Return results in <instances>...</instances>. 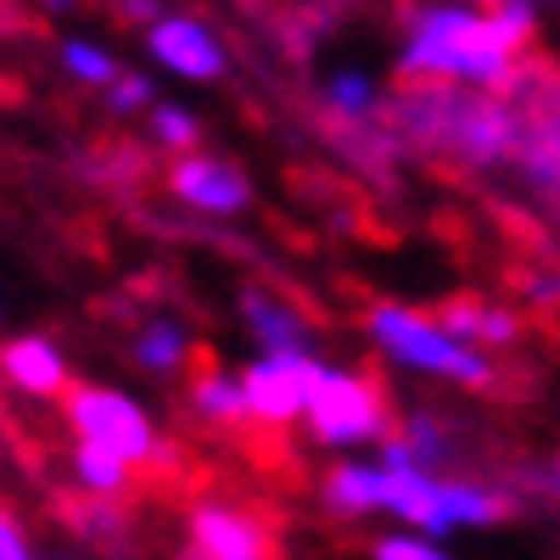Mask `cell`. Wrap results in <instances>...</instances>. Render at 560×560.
I'll return each mask as SVG.
<instances>
[{
  "instance_id": "obj_1",
  "label": "cell",
  "mask_w": 560,
  "mask_h": 560,
  "mask_svg": "<svg viewBox=\"0 0 560 560\" xmlns=\"http://www.w3.org/2000/svg\"><path fill=\"white\" fill-rule=\"evenodd\" d=\"M319 504L337 522H370L387 516L398 527L454 538V533H482L499 527L510 510L504 488H488L477 477H448L432 465L404 459L393 443H376V454H342L331 471L319 477Z\"/></svg>"
},
{
  "instance_id": "obj_2",
  "label": "cell",
  "mask_w": 560,
  "mask_h": 560,
  "mask_svg": "<svg viewBox=\"0 0 560 560\" xmlns=\"http://www.w3.org/2000/svg\"><path fill=\"white\" fill-rule=\"evenodd\" d=\"M393 68L404 84H465V90H504L522 68L488 0H409L398 23Z\"/></svg>"
},
{
  "instance_id": "obj_3",
  "label": "cell",
  "mask_w": 560,
  "mask_h": 560,
  "mask_svg": "<svg viewBox=\"0 0 560 560\" xmlns=\"http://www.w3.org/2000/svg\"><path fill=\"white\" fill-rule=\"evenodd\" d=\"M387 124L398 147L448 158L471 174H493L516 152L522 107L504 90H465V84H404L387 102Z\"/></svg>"
},
{
  "instance_id": "obj_4",
  "label": "cell",
  "mask_w": 560,
  "mask_h": 560,
  "mask_svg": "<svg viewBox=\"0 0 560 560\" xmlns=\"http://www.w3.org/2000/svg\"><path fill=\"white\" fill-rule=\"evenodd\" d=\"M364 342L420 382H443L459 393H493L499 387V353L459 342L443 325V314H427L415 303H398V298L370 303L364 308Z\"/></svg>"
},
{
  "instance_id": "obj_5",
  "label": "cell",
  "mask_w": 560,
  "mask_h": 560,
  "mask_svg": "<svg viewBox=\"0 0 560 560\" xmlns=\"http://www.w3.org/2000/svg\"><path fill=\"white\" fill-rule=\"evenodd\" d=\"M62 420H68V438L73 443H90V448H107L118 459H129L135 471H174V448L158 427V415L140 404L135 393L113 387V382H73L62 393Z\"/></svg>"
},
{
  "instance_id": "obj_6",
  "label": "cell",
  "mask_w": 560,
  "mask_h": 560,
  "mask_svg": "<svg viewBox=\"0 0 560 560\" xmlns=\"http://www.w3.org/2000/svg\"><path fill=\"white\" fill-rule=\"evenodd\" d=\"M298 427H303L319 448H331V454H364V448H376V443L398 427V415H393L387 387L370 376V370L319 364L314 393H308V404H303Z\"/></svg>"
},
{
  "instance_id": "obj_7",
  "label": "cell",
  "mask_w": 560,
  "mask_h": 560,
  "mask_svg": "<svg viewBox=\"0 0 560 560\" xmlns=\"http://www.w3.org/2000/svg\"><path fill=\"white\" fill-rule=\"evenodd\" d=\"M504 96L522 107V129H516V152H510V168L544 208H560V79L522 57V68L510 73Z\"/></svg>"
},
{
  "instance_id": "obj_8",
  "label": "cell",
  "mask_w": 560,
  "mask_h": 560,
  "mask_svg": "<svg viewBox=\"0 0 560 560\" xmlns=\"http://www.w3.org/2000/svg\"><path fill=\"white\" fill-rule=\"evenodd\" d=\"M319 348H258L236 376L247 398V427L258 432H287L303 420V404L319 376Z\"/></svg>"
},
{
  "instance_id": "obj_9",
  "label": "cell",
  "mask_w": 560,
  "mask_h": 560,
  "mask_svg": "<svg viewBox=\"0 0 560 560\" xmlns=\"http://www.w3.org/2000/svg\"><path fill=\"white\" fill-rule=\"evenodd\" d=\"M140 45H147V62L179 84H219L230 73V45L219 23L191 7H163L140 28Z\"/></svg>"
},
{
  "instance_id": "obj_10",
  "label": "cell",
  "mask_w": 560,
  "mask_h": 560,
  "mask_svg": "<svg viewBox=\"0 0 560 560\" xmlns=\"http://www.w3.org/2000/svg\"><path fill=\"white\" fill-rule=\"evenodd\" d=\"M163 185L185 213H202V219H242L253 208L247 168L230 163L224 152H208V147H191V152L168 158Z\"/></svg>"
},
{
  "instance_id": "obj_11",
  "label": "cell",
  "mask_w": 560,
  "mask_h": 560,
  "mask_svg": "<svg viewBox=\"0 0 560 560\" xmlns=\"http://www.w3.org/2000/svg\"><path fill=\"white\" fill-rule=\"evenodd\" d=\"M185 560H275V527L236 499H197L185 510Z\"/></svg>"
},
{
  "instance_id": "obj_12",
  "label": "cell",
  "mask_w": 560,
  "mask_h": 560,
  "mask_svg": "<svg viewBox=\"0 0 560 560\" xmlns=\"http://www.w3.org/2000/svg\"><path fill=\"white\" fill-rule=\"evenodd\" d=\"M0 382L28 404H62L73 387V359L51 331H18L0 342Z\"/></svg>"
},
{
  "instance_id": "obj_13",
  "label": "cell",
  "mask_w": 560,
  "mask_h": 560,
  "mask_svg": "<svg viewBox=\"0 0 560 560\" xmlns=\"http://www.w3.org/2000/svg\"><path fill=\"white\" fill-rule=\"evenodd\" d=\"M236 303H242V325H247L253 348H314V325H308V314L287 292L242 287Z\"/></svg>"
},
{
  "instance_id": "obj_14",
  "label": "cell",
  "mask_w": 560,
  "mask_h": 560,
  "mask_svg": "<svg viewBox=\"0 0 560 560\" xmlns=\"http://www.w3.org/2000/svg\"><path fill=\"white\" fill-rule=\"evenodd\" d=\"M129 359H135V370H147V376L168 382V376H179V370H191L197 331L179 314H147V319L135 325V337H129Z\"/></svg>"
},
{
  "instance_id": "obj_15",
  "label": "cell",
  "mask_w": 560,
  "mask_h": 560,
  "mask_svg": "<svg viewBox=\"0 0 560 560\" xmlns=\"http://www.w3.org/2000/svg\"><path fill=\"white\" fill-rule=\"evenodd\" d=\"M438 314H443V325H448L459 342H471L482 353H510V348L522 342V331H527L516 308L488 303V298H448Z\"/></svg>"
},
{
  "instance_id": "obj_16",
  "label": "cell",
  "mask_w": 560,
  "mask_h": 560,
  "mask_svg": "<svg viewBox=\"0 0 560 560\" xmlns=\"http://www.w3.org/2000/svg\"><path fill=\"white\" fill-rule=\"evenodd\" d=\"M185 409H191L202 427H247V398H242V376L224 364H202L191 370V382H185Z\"/></svg>"
},
{
  "instance_id": "obj_17",
  "label": "cell",
  "mask_w": 560,
  "mask_h": 560,
  "mask_svg": "<svg viewBox=\"0 0 560 560\" xmlns=\"http://www.w3.org/2000/svg\"><path fill=\"white\" fill-rule=\"evenodd\" d=\"M319 107H325V118L342 124V129H376V118L387 113L382 84L370 79L364 68H337V73H325Z\"/></svg>"
},
{
  "instance_id": "obj_18",
  "label": "cell",
  "mask_w": 560,
  "mask_h": 560,
  "mask_svg": "<svg viewBox=\"0 0 560 560\" xmlns=\"http://www.w3.org/2000/svg\"><path fill=\"white\" fill-rule=\"evenodd\" d=\"M68 477H73V493H90V499H129L135 493V465L107 454V448H90V443H73L68 454Z\"/></svg>"
},
{
  "instance_id": "obj_19",
  "label": "cell",
  "mask_w": 560,
  "mask_h": 560,
  "mask_svg": "<svg viewBox=\"0 0 560 560\" xmlns=\"http://www.w3.org/2000/svg\"><path fill=\"white\" fill-rule=\"evenodd\" d=\"M57 68H62V79L68 84H79V90H102L124 73V62L113 57V45H102V39H90V34H62L57 39Z\"/></svg>"
},
{
  "instance_id": "obj_20",
  "label": "cell",
  "mask_w": 560,
  "mask_h": 560,
  "mask_svg": "<svg viewBox=\"0 0 560 560\" xmlns=\"http://www.w3.org/2000/svg\"><path fill=\"white\" fill-rule=\"evenodd\" d=\"M382 443H393V448H398L404 459H415V465H432V471H443V459H448V448H454V432H448V420H443V415H432V409H409Z\"/></svg>"
},
{
  "instance_id": "obj_21",
  "label": "cell",
  "mask_w": 560,
  "mask_h": 560,
  "mask_svg": "<svg viewBox=\"0 0 560 560\" xmlns=\"http://www.w3.org/2000/svg\"><path fill=\"white\" fill-rule=\"evenodd\" d=\"M147 140L168 158L191 152V147H202V113L185 107V102H152L147 107Z\"/></svg>"
},
{
  "instance_id": "obj_22",
  "label": "cell",
  "mask_w": 560,
  "mask_h": 560,
  "mask_svg": "<svg viewBox=\"0 0 560 560\" xmlns=\"http://www.w3.org/2000/svg\"><path fill=\"white\" fill-rule=\"evenodd\" d=\"M62 522H68L79 538H90V544H113V538L129 527L124 499H90V493H79V504L62 510Z\"/></svg>"
},
{
  "instance_id": "obj_23",
  "label": "cell",
  "mask_w": 560,
  "mask_h": 560,
  "mask_svg": "<svg viewBox=\"0 0 560 560\" xmlns=\"http://www.w3.org/2000/svg\"><path fill=\"white\" fill-rule=\"evenodd\" d=\"M370 560H454V555H448V538L398 527V533H382L376 544H370Z\"/></svg>"
},
{
  "instance_id": "obj_24",
  "label": "cell",
  "mask_w": 560,
  "mask_h": 560,
  "mask_svg": "<svg viewBox=\"0 0 560 560\" xmlns=\"http://www.w3.org/2000/svg\"><path fill=\"white\" fill-rule=\"evenodd\" d=\"M102 102H107L113 118H135V113H147V107L158 102V84H152L147 73H118V79L102 90Z\"/></svg>"
},
{
  "instance_id": "obj_25",
  "label": "cell",
  "mask_w": 560,
  "mask_h": 560,
  "mask_svg": "<svg viewBox=\"0 0 560 560\" xmlns=\"http://www.w3.org/2000/svg\"><path fill=\"white\" fill-rule=\"evenodd\" d=\"M522 298L527 308H544V314H560V264H538L522 275Z\"/></svg>"
},
{
  "instance_id": "obj_26",
  "label": "cell",
  "mask_w": 560,
  "mask_h": 560,
  "mask_svg": "<svg viewBox=\"0 0 560 560\" xmlns=\"http://www.w3.org/2000/svg\"><path fill=\"white\" fill-rule=\"evenodd\" d=\"M0 560H39L34 555V533H28V522L18 516L12 504H0Z\"/></svg>"
},
{
  "instance_id": "obj_27",
  "label": "cell",
  "mask_w": 560,
  "mask_h": 560,
  "mask_svg": "<svg viewBox=\"0 0 560 560\" xmlns=\"http://www.w3.org/2000/svg\"><path fill=\"white\" fill-rule=\"evenodd\" d=\"M533 488H538L549 504H560V454H549L538 471H533Z\"/></svg>"
},
{
  "instance_id": "obj_28",
  "label": "cell",
  "mask_w": 560,
  "mask_h": 560,
  "mask_svg": "<svg viewBox=\"0 0 560 560\" xmlns=\"http://www.w3.org/2000/svg\"><path fill=\"white\" fill-rule=\"evenodd\" d=\"M118 12H124L129 23H140V28H147V23L163 12V0H118Z\"/></svg>"
},
{
  "instance_id": "obj_29",
  "label": "cell",
  "mask_w": 560,
  "mask_h": 560,
  "mask_svg": "<svg viewBox=\"0 0 560 560\" xmlns=\"http://www.w3.org/2000/svg\"><path fill=\"white\" fill-rule=\"evenodd\" d=\"M538 7H555V12H560V0H538Z\"/></svg>"
}]
</instances>
